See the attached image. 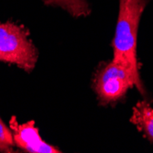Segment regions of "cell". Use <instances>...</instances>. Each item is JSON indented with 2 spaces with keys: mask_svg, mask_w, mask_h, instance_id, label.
Listing matches in <instances>:
<instances>
[{
  "mask_svg": "<svg viewBox=\"0 0 153 153\" xmlns=\"http://www.w3.org/2000/svg\"><path fill=\"white\" fill-rule=\"evenodd\" d=\"M151 0H119V12L112 42L114 58L127 62L140 73L137 59V39L142 13Z\"/></svg>",
  "mask_w": 153,
  "mask_h": 153,
  "instance_id": "1",
  "label": "cell"
},
{
  "mask_svg": "<svg viewBox=\"0 0 153 153\" xmlns=\"http://www.w3.org/2000/svg\"><path fill=\"white\" fill-rule=\"evenodd\" d=\"M133 86H137L142 95L145 94L140 73L117 59L102 65L94 78V88L101 105L120 100Z\"/></svg>",
  "mask_w": 153,
  "mask_h": 153,
  "instance_id": "2",
  "label": "cell"
},
{
  "mask_svg": "<svg viewBox=\"0 0 153 153\" xmlns=\"http://www.w3.org/2000/svg\"><path fill=\"white\" fill-rule=\"evenodd\" d=\"M38 58V50L23 26L12 21L0 22V62L16 64L27 73H30Z\"/></svg>",
  "mask_w": 153,
  "mask_h": 153,
  "instance_id": "3",
  "label": "cell"
},
{
  "mask_svg": "<svg viewBox=\"0 0 153 153\" xmlns=\"http://www.w3.org/2000/svg\"><path fill=\"white\" fill-rule=\"evenodd\" d=\"M9 129L12 132L13 141L19 149L31 153H60L58 148L54 147L41 138L39 129L33 120L19 124L15 116L9 120Z\"/></svg>",
  "mask_w": 153,
  "mask_h": 153,
  "instance_id": "4",
  "label": "cell"
},
{
  "mask_svg": "<svg viewBox=\"0 0 153 153\" xmlns=\"http://www.w3.org/2000/svg\"><path fill=\"white\" fill-rule=\"evenodd\" d=\"M130 122L153 143V108L147 101H138L136 104L133 107Z\"/></svg>",
  "mask_w": 153,
  "mask_h": 153,
  "instance_id": "5",
  "label": "cell"
},
{
  "mask_svg": "<svg viewBox=\"0 0 153 153\" xmlns=\"http://www.w3.org/2000/svg\"><path fill=\"white\" fill-rule=\"evenodd\" d=\"M42 2L46 6L60 7L74 18L87 17L91 13L87 0H42Z\"/></svg>",
  "mask_w": 153,
  "mask_h": 153,
  "instance_id": "6",
  "label": "cell"
},
{
  "mask_svg": "<svg viewBox=\"0 0 153 153\" xmlns=\"http://www.w3.org/2000/svg\"><path fill=\"white\" fill-rule=\"evenodd\" d=\"M14 146H15V143L13 141L11 130L0 118V152H14Z\"/></svg>",
  "mask_w": 153,
  "mask_h": 153,
  "instance_id": "7",
  "label": "cell"
}]
</instances>
